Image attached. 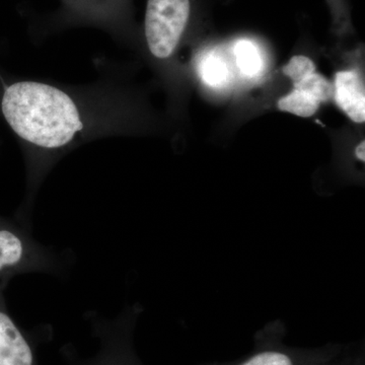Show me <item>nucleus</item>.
Listing matches in <instances>:
<instances>
[{
	"label": "nucleus",
	"instance_id": "nucleus-4",
	"mask_svg": "<svg viewBox=\"0 0 365 365\" xmlns=\"http://www.w3.org/2000/svg\"><path fill=\"white\" fill-rule=\"evenodd\" d=\"M0 287V365H38L35 346L16 323Z\"/></svg>",
	"mask_w": 365,
	"mask_h": 365
},
{
	"label": "nucleus",
	"instance_id": "nucleus-13",
	"mask_svg": "<svg viewBox=\"0 0 365 365\" xmlns=\"http://www.w3.org/2000/svg\"><path fill=\"white\" fill-rule=\"evenodd\" d=\"M355 155L359 158L360 162H365V143L362 141L361 143H359L357 145L356 150H355Z\"/></svg>",
	"mask_w": 365,
	"mask_h": 365
},
{
	"label": "nucleus",
	"instance_id": "nucleus-5",
	"mask_svg": "<svg viewBox=\"0 0 365 365\" xmlns=\"http://www.w3.org/2000/svg\"><path fill=\"white\" fill-rule=\"evenodd\" d=\"M332 359L330 351H306L287 347L279 339L263 338L254 352L230 365H314Z\"/></svg>",
	"mask_w": 365,
	"mask_h": 365
},
{
	"label": "nucleus",
	"instance_id": "nucleus-10",
	"mask_svg": "<svg viewBox=\"0 0 365 365\" xmlns=\"http://www.w3.org/2000/svg\"><path fill=\"white\" fill-rule=\"evenodd\" d=\"M294 88L304 91L318 100L319 103L327 102L334 95V88L328 79L321 74L314 72L311 76L302 79L299 83H294Z\"/></svg>",
	"mask_w": 365,
	"mask_h": 365
},
{
	"label": "nucleus",
	"instance_id": "nucleus-6",
	"mask_svg": "<svg viewBox=\"0 0 365 365\" xmlns=\"http://www.w3.org/2000/svg\"><path fill=\"white\" fill-rule=\"evenodd\" d=\"M336 102L347 116L364 123L365 120V88L361 76L356 71L338 72L335 76Z\"/></svg>",
	"mask_w": 365,
	"mask_h": 365
},
{
	"label": "nucleus",
	"instance_id": "nucleus-2",
	"mask_svg": "<svg viewBox=\"0 0 365 365\" xmlns=\"http://www.w3.org/2000/svg\"><path fill=\"white\" fill-rule=\"evenodd\" d=\"M66 268V259L36 241L32 227L0 218V287L21 274L59 275Z\"/></svg>",
	"mask_w": 365,
	"mask_h": 365
},
{
	"label": "nucleus",
	"instance_id": "nucleus-8",
	"mask_svg": "<svg viewBox=\"0 0 365 365\" xmlns=\"http://www.w3.org/2000/svg\"><path fill=\"white\" fill-rule=\"evenodd\" d=\"M199 73L204 83L211 88H222L228 81V68L222 57L215 53L206 55L199 66Z\"/></svg>",
	"mask_w": 365,
	"mask_h": 365
},
{
	"label": "nucleus",
	"instance_id": "nucleus-15",
	"mask_svg": "<svg viewBox=\"0 0 365 365\" xmlns=\"http://www.w3.org/2000/svg\"><path fill=\"white\" fill-rule=\"evenodd\" d=\"M348 365H361V361H360V360H357V361L354 362V364H353V362H351V364H348Z\"/></svg>",
	"mask_w": 365,
	"mask_h": 365
},
{
	"label": "nucleus",
	"instance_id": "nucleus-9",
	"mask_svg": "<svg viewBox=\"0 0 365 365\" xmlns=\"http://www.w3.org/2000/svg\"><path fill=\"white\" fill-rule=\"evenodd\" d=\"M235 59L240 71L249 78H254L262 68V59L258 48L249 40H241L235 47Z\"/></svg>",
	"mask_w": 365,
	"mask_h": 365
},
{
	"label": "nucleus",
	"instance_id": "nucleus-3",
	"mask_svg": "<svg viewBox=\"0 0 365 365\" xmlns=\"http://www.w3.org/2000/svg\"><path fill=\"white\" fill-rule=\"evenodd\" d=\"M191 16V0H148L146 42L153 56L165 59L176 50Z\"/></svg>",
	"mask_w": 365,
	"mask_h": 365
},
{
	"label": "nucleus",
	"instance_id": "nucleus-7",
	"mask_svg": "<svg viewBox=\"0 0 365 365\" xmlns=\"http://www.w3.org/2000/svg\"><path fill=\"white\" fill-rule=\"evenodd\" d=\"M319 105L321 103L318 100L297 88L278 102V108L281 111L292 113L304 118L313 116L318 111Z\"/></svg>",
	"mask_w": 365,
	"mask_h": 365
},
{
	"label": "nucleus",
	"instance_id": "nucleus-11",
	"mask_svg": "<svg viewBox=\"0 0 365 365\" xmlns=\"http://www.w3.org/2000/svg\"><path fill=\"white\" fill-rule=\"evenodd\" d=\"M282 71L292 79L294 83H297L316 72V66L309 57L294 56L283 67Z\"/></svg>",
	"mask_w": 365,
	"mask_h": 365
},
{
	"label": "nucleus",
	"instance_id": "nucleus-1",
	"mask_svg": "<svg viewBox=\"0 0 365 365\" xmlns=\"http://www.w3.org/2000/svg\"><path fill=\"white\" fill-rule=\"evenodd\" d=\"M1 108L7 123L19 136L47 150L66 145L83 129L71 98L45 83H14L4 91Z\"/></svg>",
	"mask_w": 365,
	"mask_h": 365
},
{
	"label": "nucleus",
	"instance_id": "nucleus-14",
	"mask_svg": "<svg viewBox=\"0 0 365 365\" xmlns=\"http://www.w3.org/2000/svg\"><path fill=\"white\" fill-rule=\"evenodd\" d=\"M330 360L331 359L326 360V361H323V362H319V364H314V365H340V364H331Z\"/></svg>",
	"mask_w": 365,
	"mask_h": 365
},
{
	"label": "nucleus",
	"instance_id": "nucleus-12",
	"mask_svg": "<svg viewBox=\"0 0 365 365\" xmlns=\"http://www.w3.org/2000/svg\"><path fill=\"white\" fill-rule=\"evenodd\" d=\"M106 354L97 365H137L132 360L130 353H127L126 348H108Z\"/></svg>",
	"mask_w": 365,
	"mask_h": 365
}]
</instances>
